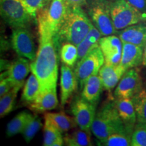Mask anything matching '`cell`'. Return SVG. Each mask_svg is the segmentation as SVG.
Here are the masks:
<instances>
[{"instance_id": "6da1fadb", "label": "cell", "mask_w": 146, "mask_h": 146, "mask_svg": "<svg viewBox=\"0 0 146 146\" xmlns=\"http://www.w3.org/2000/svg\"><path fill=\"white\" fill-rule=\"evenodd\" d=\"M39 45L35 59L31 64V72L40 83L41 91L56 88L58 65V37L45 32H39ZM40 91V92H41Z\"/></svg>"}, {"instance_id": "7a4b0ae2", "label": "cell", "mask_w": 146, "mask_h": 146, "mask_svg": "<svg viewBox=\"0 0 146 146\" xmlns=\"http://www.w3.org/2000/svg\"><path fill=\"white\" fill-rule=\"evenodd\" d=\"M94 26L82 7H68L58 32L60 42H70L78 45Z\"/></svg>"}, {"instance_id": "3957f363", "label": "cell", "mask_w": 146, "mask_h": 146, "mask_svg": "<svg viewBox=\"0 0 146 146\" xmlns=\"http://www.w3.org/2000/svg\"><path fill=\"white\" fill-rule=\"evenodd\" d=\"M134 128L128 127L123 123L114 106V102H108L96 114L91 131L97 140H103L116 133L133 134Z\"/></svg>"}, {"instance_id": "277c9868", "label": "cell", "mask_w": 146, "mask_h": 146, "mask_svg": "<svg viewBox=\"0 0 146 146\" xmlns=\"http://www.w3.org/2000/svg\"><path fill=\"white\" fill-rule=\"evenodd\" d=\"M68 10L64 0H48L37 14L39 32H45L58 37V35Z\"/></svg>"}, {"instance_id": "5b68a950", "label": "cell", "mask_w": 146, "mask_h": 146, "mask_svg": "<svg viewBox=\"0 0 146 146\" xmlns=\"http://www.w3.org/2000/svg\"><path fill=\"white\" fill-rule=\"evenodd\" d=\"M113 24L117 31L145 21L146 17L126 0H114L110 2Z\"/></svg>"}, {"instance_id": "8992f818", "label": "cell", "mask_w": 146, "mask_h": 146, "mask_svg": "<svg viewBox=\"0 0 146 146\" xmlns=\"http://www.w3.org/2000/svg\"><path fill=\"white\" fill-rule=\"evenodd\" d=\"M0 11L1 18L12 29L27 28L34 19L23 0H3Z\"/></svg>"}, {"instance_id": "52a82bcc", "label": "cell", "mask_w": 146, "mask_h": 146, "mask_svg": "<svg viewBox=\"0 0 146 146\" xmlns=\"http://www.w3.org/2000/svg\"><path fill=\"white\" fill-rule=\"evenodd\" d=\"M88 14L102 36L112 35L117 32L111 16L110 3L106 0H91L88 7Z\"/></svg>"}, {"instance_id": "ba28073f", "label": "cell", "mask_w": 146, "mask_h": 146, "mask_svg": "<svg viewBox=\"0 0 146 146\" xmlns=\"http://www.w3.org/2000/svg\"><path fill=\"white\" fill-rule=\"evenodd\" d=\"M104 62V57L98 45L76 63L74 72L80 89H83L84 84L89 77L99 73Z\"/></svg>"}, {"instance_id": "9c48e42d", "label": "cell", "mask_w": 146, "mask_h": 146, "mask_svg": "<svg viewBox=\"0 0 146 146\" xmlns=\"http://www.w3.org/2000/svg\"><path fill=\"white\" fill-rule=\"evenodd\" d=\"M11 42L14 50L19 57L33 62L36 56L33 36L27 28L13 29Z\"/></svg>"}, {"instance_id": "30bf717a", "label": "cell", "mask_w": 146, "mask_h": 146, "mask_svg": "<svg viewBox=\"0 0 146 146\" xmlns=\"http://www.w3.org/2000/svg\"><path fill=\"white\" fill-rule=\"evenodd\" d=\"M96 107L81 96H76L70 106V111L81 129L91 131L96 116Z\"/></svg>"}, {"instance_id": "8fae6325", "label": "cell", "mask_w": 146, "mask_h": 146, "mask_svg": "<svg viewBox=\"0 0 146 146\" xmlns=\"http://www.w3.org/2000/svg\"><path fill=\"white\" fill-rule=\"evenodd\" d=\"M143 88L139 70L136 68H129L116 85L114 90V98H132Z\"/></svg>"}, {"instance_id": "7c38bea8", "label": "cell", "mask_w": 146, "mask_h": 146, "mask_svg": "<svg viewBox=\"0 0 146 146\" xmlns=\"http://www.w3.org/2000/svg\"><path fill=\"white\" fill-rule=\"evenodd\" d=\"M99 46L104 57V63L118 65L120 63L123 43L118 36L112 35L103 36L99 41Z\"/></svg>"}, {"instance_id": "4fadbf2b", "label": "cell", "mask_w": 146, "mask_h": 146, "mask_svg": "<svg viewBox=\"0 0 146 146\" xmlns=\"http://www.w3.org/2000/svg\"><path fill=\"white\" fill-rule=\"evenodd\" d=\"M29 61L27 58L19 57L11 64L7 72H5L13 89L18 91L24 87L25 78L31 70Z\"/></svg>"}, {"instance_id": "5bb4252c", "label": "cell", "mask_w": 146, "mask_h": 146, "mask_svg": "<svg viewBox=\"0 0 146 146\" xmlns=\"http://www.w3.org/2000/svg\"><path fill=\"white\" fill-rule=\"evenodd\" d=\"M60 100L61 105L64 106L68 100L77 89L78 80L72 67L63 64L60 68Z\"/></svg>"}, {"instance_id": "9a60e30c", "label": "cell", "mask_w": 146, "mask_h": 146, "mask_svg": "<svg viewBox=\"0 0 146 146\" xmlns=\"http://www.w3.org/2000/svg\"><path fill=\"white\" fill-rule=\"evenodd\" d=\"M127 70L120 64L118 65L104 64L98 73L104 89L108 91H111L114 89Z\"/></svg>"}, {"instance_id": "2e32d148", "label": "cell", "mask_w": 146, "mask_h": 146, "mask_svg": "<svg viewBox=\"0 0 146 146\" xmlns=\"http://www.w3.org/2000/svg\"><path fill=\"white\" fill-rule=\"evenodd\" d=\"M56 88L41 91L33 103L29 104V109L35 112H43L52 110L58 106Z\"/></svg>"}, {"instance_id": "e0dca14e", "label": "cell", "mask_w": 146, "mask_h": 146, "mask_svg": "<svg viewBox=\"0 0 146 146\" xmlns=\"http://www.w3.org/2000/svg\"><path fill=\"white\" fill-rule=\"evenodd\" d=\"M123 47L120 64L126 70L136 68L142 64L143 55V47L123 42Z\"/></svg>"}, {"instance_id": "ac0fdd59", "label": "cell", "mask_w": 146, "mask_h": 146, "mask_svg": "<svg viewBox=\"0 0 146 146\" xmlns=\"http://www.w3.org/2000/svg\"><path fill=\"white\" fill-rule=\"evenodd\" d=\"M118 35L123 42L144 47L146 44V24L131 25L119 31Z\"/></svg>"}, {"instance_id": "d6986e66", "label": "cell", "mask_w": 146, "mask_h": 146, "mask_svg": "<svg viewBox=\"0 0 146 146\" xmlns=\"http://www.w3.org/2000/svg\"><path fill=\"white\" fill-rule=\"evenodd\" d=\"M104 87L99 74L91 76L87 80L82 89L81 96L97 107Z\"/></svg>"}, {"instance_id": "ffe728a7", "label": "cell", "mask_w": 146, "mask_h": 146, "mask_svg": "<svg viewBox=\"0 0 146 146\" xmlns=\"http://www.w3.org/2000/svg\"><path fill=\"white\" fill-rule=\"evenodd\" d=\"M114 104L123 123L128 127L134 128L137 116L131 98H115Z\"/></svg>"}, {"instance_id": "44dd1931", "label": "cell", "mask_w": 146, "mask_h": 146, "mask_svg": "<svg viewBox=\"0 0 146 146\" xmlns=\"http://www.w3.org/2000/svg\"><path fill=\"white\" fill-rule=\"evenodd\" d=\"M44 118L62 133L68 132L77 126L74 117L63 112H47L44 114Z\"/></svg>"}, {"instance_id": "7402d4cb", "label": "cell", "mask_w": 146, "mask_h": 146, "mask_svg": "<svg viewBox=\"0 0 146 146\" xmlns=\"http://www.w3.org/2000/svg\"><path fill=\"white\" fill-rule=\"evenodd\" d=\"M102 35L96 27L93 26L90 31L88 33L82 41L77 45L78 48V60H81L87 54L92 50L94 47L99 45L100 39Z\"/></svg>"}, {"instance_id": "603a6c76", "label": "cell", "mask_w": 146, "mask_h": 146, "mask_svg": "<svg viewBox=\"0 0 146 146\" xmlns=\"http://www.w3.org/2000/svg\"><path fill=\"white\" fill-rule=\"evenodd\" d=\"M41 91L39 80L33 73H31L23 87V94L21 96V100L27 104H30L33 102Z\"/></svg>"}, {"instance_id": "cb8c5ba5", "label": "cell", "mask_w": 146, "mask_h": 146, "mask_svg": "<svg viewBox=\"0 0 146 146\" xmlns=\"http://www.w3.org/2000/svg\"><path fill=\"white\" fill-rule=\"evenodd\" d=\"M31 114L23 111L18 114L14 118L10 120L6 128L7 136L10 137H13L18 133H22L26 127L28 122L32 116Z\"/></svg>"}, {"instance_id": "d4e9b609", "label": "cell", "mask_w": 146, "mask_h": 146, "mask_svg": "<svg viewBox=\"0 0 146 146\" xmlns=\"http://www.w3.org/2000/svg\"><path fill=\"white\" fill-rule=\"evenodd\" d=\"M91 131L78 129L70 134L64 137V143L68 146H89L93 145L91 138Z\"/></svg>"}, {"instance_id": "484cf974", "label": "cell", "mask_w": 146, "mask_h": 146, "mask_svg": "<svg viewBox=\"0 0 146 146\" xmlns=\"http://www.w3.org/2000/svg\"><path fill=\"white\" fill-rule=\"evenodd\" d=\"M62 133L48 121L45 120L43 129V143L45 146H61L64 141Z\"/></svg>"}, {"instance_id": "4316f807", "label": "cell", "mask_w": 146, "mask_h": 146, "mask_svg": "<svg viewBox=\"0 0 146 146\" xmlns=\"http://www.w3.org/2000/svg\"><path fill=\"white\" fill-rule=\"evenodd\" d=\"M60 56L62 62L72 67L77 62V45L70 42H63L60 49Z\"/></svg>"}, {"instance_id": "83f0119b", "label": "cell", "mask_w": 146, "mask_h": 146, "mask_svg": "<svg viewBox=\"0 0 146 146\" xmlns=\"http://www.w3.org/2000/svg\"><path fill=\"white\" fill-rule=\"evenodd\" d=\"M137 123H146V89L142 88L133 97Z\"/></svg>"}, {"instance_id": "f1b7e54d", "label": "cell", "mask_w": 146, "mask_h": 146, "mask_svg": "<svg viewBox=\"0 0 146 146\" xmlns=\"http://www.w3.org/2000/svg\"><path fill=\"white\" fill-rule=\"evenodd\" d=\"M131 133H116L103 140H97V143L104 146H129L131 145Z\"/></svg>"}, {"instance_id": "f546056e", "label": "cell", "mask_w": 146, "mask_h": 146, "mask_svg": "<svg viewBox=\"0 0 146 146\" xmlns=\"http://www.w3.org/2000/svg\"><path fill=\"white\" fill-rule=\"evenodd\" d=\"M43 127L41 118L38 115H32L31 118L27 123L26 127L22 133L27 143H29L34 138L41 128Z\"/></svg>"}, {"instance_id": "4dcf8cb0", "label": "cell", "mask_w": 146, "mask_h": 146, "mask_svg": "<svg viewBox=\"0 0 146 146\" xmlns=\"http://www.w3.org/2000/svg\"><path fill=\"white\" fill-rule=\"evenodd\" d=\"M18 92V90L12 89L4 96L1 97V99H0V116L1 118L4 117L12 111L14 104H15Z\"/></svg>"}, {"instance_id": "1f68e13d", "label": "cell", "mask_w": 146, "mask_h": 146, "mask_svg": "<svg viewBox=\"0 0 146 146\" xmlns=\"http://www.w3.org/2000/svg\"><path fill=\"white\" fill-rule=\"evenodd\" d=\"M132 146H146V123H138L134 127L132 137Z\"/></svg>"}, {"instance_id": "d6a6232c", "label": "cell", "mask_w": 146, "mask_h": 146, "mask_svg": "<svg viewBox=\"0 0 146 146\" xmlns=\"http://www.w3.org/2000/svg\"><path fill=\"white\" fill-rule=\"evenodd\" d=\"M23 1L35 19L37 17L38 13L45 6L48 0H23Z\"/></svg>"}, {"instance_id": "836d02e7", "label": "cell", "mask_w": 146, "mask_h": 146, "mask_svg": "<svg viewBox=\"0 0 146 146\" xmlns=\"http://www.w3.org/2000/svg\"><path fill=\"white\" fill-rule=\"evenodd\" d=\"M13 89L12 84L7 76L4 74H1V81H0V97H2Z\"/></svg>"}, {"instance_id": "e575fe53", "label": "cell", "mask_w": 146, "mask_h": 146, "mask_svg": "<svg viewBox=\"0 0 146 146\" xmlns=\"http://www.w3.org/2000/svg\"><path fill=\"white\" fill-rule=\"evenodd\" d=\"M146 17V0H126Z\"/></svg>"}, {"instance_id": "d590c367", "label": "cell", "mask_w": 146, "mask_h": 146, "mask_svg": "<svg viewBox=\"0 0 146 146\" xmlns=\"http://www.w3.org/2000/svg\"><path fill=\"white\" fill-rule=\"evenodd\" d=\"M68 7H83L87 3V0H64Z\"/></svg>"}, {"instance_id": "8d00e7d4", "label": "cell", "mask_w": 146, "mask_h": 146, "mask_svg": "<svg viewBox=\"0 0 146 146\" xmlns=\"http://www.w3.org/2000/svg\"><path fill=\"white\" fill-rule=\"evenodd\" d=\"M142 64L146 66V44L143 47V62Z\"/></svg>"}, {"instance_id": "74e56055", "label": "cell", "mask_w": 146, "mask_h": 146, "mask_svg": "<svg viewBox=\"0 0 146 146\" xmlns=\"http://www.w3.org/2000/svg\"><path fill=\"white\" fill-rule=\"evenodd\" d=\"M0 1H3V0H0Z\"/></svg>"}]
</instances>
